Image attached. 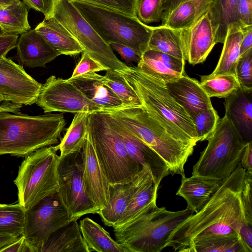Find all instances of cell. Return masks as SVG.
<instances>
[{
	"label": "cell",
	"mask_w": 252,
	"mask_h": 252,
	"mask_svg": "<svg viewBox=\"0 0 252 252\" xmlns=\"http://www.w3.org/2000/svg\"><path fill=\"white\" fill-rule=\"evenodd\" d=\"M252 49V26L247 27L240 46V57Z\"/></svg>",
	"instance_id": "cell-53"
},
{
	"label": "cell",
	"mask_w": 252,
	"mask_h": 252,
	"mask_svg": "<svg viewBox=\"0 0 252 252\" xmlns=\"http://www.w3.org/2000/svg\"><path fill=\"white\" fill-rule=\"evenodd\" d=\"M180 31L186 61L193 65L204 62L216 44L209 11L190 27Z\"/></svg>",
	"instance_id": "cell-16"
},
{
	"label": "cell",
	"mask_w": 252,
	"mask_h": 252,
	"mask_svg": "<svg viewBox=\"0 0 252 252\" xmlns=\"http://www.w3.org/2000/svg\"><path fill=\"white\" fill-rule=\"evenodd\" d=\"M30 9L20 0L0 7V33L19 35L30 30L28 21Z\"/></svg>",
	"instance_id": "cell-32"
},
{
	"label": "cell",
	"mask_w": 252,
	"mask_h": 252,
	"mask_svg": "<svg viewBox=\"0 0 252 252\" xmlns=\"http://www.w3.org/2000/svg\"><path fill=\"white\" fill-rule=\"evenodd\" d=\"M105 111L158 154L167 164L170 174L185 177L184 166L194 147L175 139L142 106H125Z\"/></svg>",
	"instance_id": "cell-5"
},
{
	"label": "cell",
	"mask_w": 252,
	"mask_h": 252,
	"mask_svg": "<svg viewBox=\"0 0 252 252\" xmlns=\"http://www.w3.org/2000/svg\"><path fill=\"white\" fill-rule=\"evenodd\" d=\"M236 15L238 24L242 27L252 26V0H239Z\"/></svg>",
	"instance_id": "cell-45"
},
{
	"label": "cell",
	"mask_w": 252,
	"mask_h": 252,
	"mask_svg": "<svg viewBox=\"0 0 252 252\" xmlns=\"http://www.w3.org/2000/svg\"><path fill=\"white\" fill-rule=\"evenodd\" d=\"M252 225L245 220L240 227L238 235L247 252H252Z\"/></svg>",
	"instance_id": "cell-50"
},
{
	"label": "cell",
	"mask_w": 252,
	"mask_h": 252,
	"mask_svg": "<svg viewBox=\"0 0 252 252\" xmlns=\"http://www.w3.org/2000/svg\"><path fill=\"white\" fill-rule=\"evenodd\" d=\"M41 86L23 66L6 57L0 59V103L31 105L35 103Z\"/></svg>",
	"instance_id": "cell-14"
},
{
	"label": "cell",
	"mask_w": 252,
	"mask_h": 252,
	"mask_svg": "<svg viewBox=\"0 0 252 252\" xmlns=\"http://www.w3.org/2000/svg\"><path fill=\"white\" fill-rule=\"evenodd\" d=\"M18 238V237L9 234L0 233V250L13 242Z\"/></svg>",
	"instance_id": "cell-54"
},
{
	"label": "cell",
	"mask_w": 252,
	"mask_h": 252,
	"mask_svg": "<svg viewBox=\"0 0 252 252\" xmlns=\"http://www.w3.org/2000/svg\"><path fill=\"white\" fill-rule=\"evenodd\" d=\"M201 14L197 3L193 0L185 1L161 17V25L176 30L190 27Z\"/></svg>",
	"instance_id": "cell-35"
},
{
	"label": "cell",
	"mask_w": 252,
	"mask_h": 252,
	"mask_svg": "<svg viewBox=\"0 0 252 252\" xmlns=\"http://www.w3.org/2000/svg\"><path fill=\"white\" fill-rule=\"evenodd\" d=\"M208 144L192 168V175L224 180L240 162L244 142L224 115L206 139Z\"/></svg>",
	"instance_id": "cell-9"
},
{
	"label": "cell",
	"mask_w": 252,
	"mask_h": 252,
	"mask_svg": "<svg viewBox=\"0 0 252 252\" xmlns=\"http://www.w3.org/2000/svg\"><path fill=\"white\" fill-rule=\"evenodd\" d=\"M193 214L188 207L173 212L153 202L128 223L113 228L115 240L128 252H160L173 231Z\"/></svg>",
	"instance_id": "cell-4"
},
{
	"label": "cell",
	"mask_w": 252,
	"mask_h": 252,
	"mask_svg": "<svg viewBox=\"0 0 252 252\" xmlns=\"http://www.w3.org/2000/svg\"><path fill=\"white\" fill-rule=\"evenodd\" d=\"M25 209L19 203L0 204V233L16 237L23 235Z\"/></svg>",
	"instance_id": "cell-36"
},
{
	"label": "cell",
	"mask_w": 252,
	"mask_h": 252,
	"mask_svg": "<svg viewBox=\"0 0 252 252\" xmlns=\"http://www.w3.org/2000/svg\"><path fill=\"white\" fill-rule=\"evenodd\" d=\"M16 47L21 63L31 68L45 67L60 55L34 29L21 34Z\"/></svg>",
	"instance_id": "cell-22"
},
{
	"label": "cell",
	"mask_w": 252,
	"mask_h": 252,
	"mask_svg": "<svg viewBox=\"0 0 252 252\" xmlns=\"http://www.w3.org/2000/svg\"><path fill=\"white\" fill-rule=\"evenodd\" d=\"M66 121L63 114L31 116L0 112V156L25 157L59 143Z\"/></svg>",
	"instance_id": "cell-3"
},
{
	"label": "cell",
	"mask_w": 252,
	"mask_h": 252,
	"mask_svg": "<svg viewBox=\"0 0 252 252\" xmlns=\"http://www.w3.org/2000/svg\"><path fill=\"white\" fill-rule=\"evenodd\" d=\"M79 226L88 252H128L114 240L109 232L89 218L80 221Z\"/></svg>",
	"instance_id": "cell-28"
},
{
	"label": "cell",
	"mask_w": 252,
	"mask_h": 252,
	"mask_svg": "<svg viewBox=\"0 0 252 252\" xmlns=\"http://www.w3.org/2000/svg\"><path fill=\"white\" fill-rule=\"evenodd\" d=\"M35 31L60 55L74 56L84 49L67 30L54 18H44Z\"/></svg>",
	"instance_id": "cell-25"
},
{
	"label": "cell",
	"mask_w": 252,
	"mask_h": 252,
	"mask_svg": "<svg viewBox=\"0 0 252 252\" xmlns=\"http://www.w3.org/2000/svg\"><path fill=\"white\" fill-rule=\"evenodd\" d=\"M235 76L241 88L252 89V49L240 57Z\"/></svg>",
	"instance_id": "cell-41"
},
{
	"label": "cell",
	"mask_w": 252,
	"mask_h": 252,
	"mask_svg": "<svg viewBox=\"0 0 252 252\" xmlns=\"http://www.w3.org/2000/svg\"><path fill=\"white\" fill-rule=\"evenodd\" d=\"M238 0H215L209 10L216 44L223 43L229 26L239 25L236 15V7Z\"/></svg>",
	"instance_id": "cell-33"
},
{
	"label": "cell",
	"mask_w": 252,
	"mask_h": 252,
	"mask_svg": "<svg viewBox=\"0 0 252 252\" xmlns=\"http://www.w3.org/2000/svg\"><path fill=\"white\" fill-rule=\"evenodd\" d=\"M138 95L142 107L175 139L194 147L197 141L194 124L185 109L159 84L140 70L128 66L119 71Z\"/></svg>",
	"instance_id": "cell-2"
},
{
	"label": "cell",
	"mask_w": 252,
	"mask_h": 252,
	"mask_svg": "<svg viewBox=\"0 0 252 252\" xmlns=\"http://www.w3.org/2000/svg\"><path fill=\"white\" fill-rule=\"evenodd\" d=\"M57 146L39 149L27 155L14 181L18 203L28 210L59 189L58 168L60 156Z\"/></svg>",
	"instance_id": "cell-8"
},
{
	"label": "cell",
	"mask_w": 252,
	"mask_h": 252,
	"mask_svg": "<svg viewBox=\"0 0 252 252\" xmlns=\"http://www.w3.org/2000/svg\"><path fill=\"white\" fill-rule=\"evenodd\" d=\"M245 172L239 163L203 208L173 231L165 248L186 252L195 241L220 235H238L246 220L241 199Z\"/></svg>",
	"instance_id": "cell-1"
},
{
	"label": "cell",
	"mask_w": 252,
	"mask_h": 252,
	"mask_svg": "<svg viewBox=\"0 0 252 252\" xmlns=\"http://www.w3.org/2000/svg\"><path fill=\"white\" fill-rule=\"evenodd\" d=\"M200 84L209 97L226 98L240 87L235 75L201 76Z\"/></svg>",
	"instance_id": "cell-37"
},
{
	"label": "cell",
	"mask_w": 252,
	"mask_h": 252,
	"mask_svg": "<svg viewBox=\"0 0 252 252\" xmlns=\"http://www.w3.org/2000/svg\"><path fill=\"white\" fill-rule=\"evenodd\" d=\"M225 116L245 144L252 142V89L240 87L225 98Z\"/></svg>",
	"instance_id": "cell-21"
},
{
	"label": "cell",
	"mask_w": 252,
	"mask_h": 252,
	"mask_svg": "<svg viewBox=\"0 0 252 252\" xmlns=\"http://www.w3.org/2000/svg\"><path fill=\"white\" fill-rule=\"evenodd\" d=\"M88 132L110 185L127 184L143 167L128 154L121 135L105 111L90 113Z\"/></svg>",
	"instance_id": "cell-6"
},
{
	"label": "cell",
	"mask_w": 252,
	"mask_h": 252,
	"mask_svg": "<svg viewBox=\"0 0 252 252\" xmlns=\"http://www.w3.org/2000/svg\"><path fill=\"white\" fill-rule=\"evenodd\" d=\"M71 1L106 43L129 46L141 56L148 49L152 26L118 11L80 0Z\"/></svg>",
	"instance_id": "cell-7"
},
{
	"label": "cell",
	"mask_w": 252,
	"mask_h": 252,
	"mask_svg": "<svg viewBox=\"0 0 252 252\" xmlns=\"http://www.w3.org/2000/svg\"><path fill=\"white\" fill-rule=\"evenodd\" d=\"M18 35L0 33V59L16 47Z\"/></svg>",
	"instance_id": "cell-49"
},
{
	"label": "cell",
	"mask_w": 252,
	"mask_h": 252,
	"mask_svg": "<svg viewBox=\"0 0 252 252\" xmlns=\"http://www.w3.org/2000/svg\"><path fill=\"white\" fill-rule=\"evenodd\" d=\"M20 0H0V7H5Z\"/></svg>",
	"instance_id": "cell-55"
},
{
	"label": "cell",
	"mask_w": 252,
	"mask_h": 252,
	"mask_svg": "<svg viewBox=\"0 0 252 252\" xmlns=\"http://www.w3.org/2000/svg\"><path fill=\"white\" fill-rule=\"evenodd\" d=\"M39 252H88L77 220L53 232L42 243Z\"/></svg>",
	"instance_id": "cell-26"
},
{
	"label": "cell",
	"mask_w": 252,
	"mask_h": 252,
	"mask_svg": "<svg viewBox=\"0 0 252 252\" xmlns=\"http://www.w3.org/2000/svg\"><path fill=\"white\" fill-rule=\"evenodd\" d=\"M58 172L57 194L72 220H77L87 214H97L100 208L89 199L84 190L81 152L60 158Z\"/></svg>",
	"instance_id": "cell-11"
},
{
	"label": "cell",
	"mask_w": 252,
	"mask_h": 252,
	"mask_svg": "<svg viewBox=\"0 0 252 252\" xmlns=\"http://www.w3.org/2000/svg\"><path fill=\"white\" fill-rule=\"evenodd\" d=\"M72 220L57 192L26 210L23 235L31 252H39L42 243L53 232Z\"/></svg>",
	"instance_id": "cell-12"
},
{
	"label": "cell",
	"mask_w": 252,
	"mask_h": 252,
	"mask_svg": "<svg viewBox=\"0 0 252 252\" xmlns=\"http://www.w3.org/2000/svg\"><path fill=\"white\" fill-rule=\"evenodd\" d=\"M165 0H137L136 12L138 19L146 24L159 22Z\"/></svg>",
	"instance_id": "cell-40"
},
{
	"label": "cell",
	"mask_w": 252,
	"mask_h": 252,
	"mask_svg": "<svg viewBox=\"0 0 252 252\" xmlns=\"http://www.w3.org/2000/svg\"><path fill=\"white\" fill-rule=\"evenodd\" d=\"M136 17L137 0H80Z\"/></svg>",
	"instance_id": "cell-42"
},
{
	"label": "cell",
	"mask_w": 252,
	"mask_h": 252,
	"mask_svg": "<svg viewBox=\"0 0 252 252\" xmlns=\"http://www.w3.org/2000/svg\"><path fill=\"white\" fill-rule=\"evenodd\" d=\"M186 61L159 51L147 49L142 55L137 68L156 82L165 86L185 72Z\"/></svg>",
	"instance_id": "cell-20"
},
{
	"label": "cell",
	"mask_w": 252,
	"mask_h": 252,
	"mask_svg": "<svg viewBox=\"0 0 252 252\" xmlns=\"http://www.w3.org/2000/svg\"><path fill=\"white\" fill-rule=\"evenodd\" d=\"M247 27L238 24L228 26L218 63L214 70L208 75L209 76L235 75V67L240 58V46Z\"/></svg>",
	"instance_id": "cell-27"
},
{
	"label": "cell",
	"mask_w": 252,
	"mask_h": 252,
	"mask_svg": "<svg viewBox=\"0 0 252 252\" xmlns=\"http://www.w3.org/2000/svg\"><path fill=\"white\" fill-rule=\"evenodd\" d=\"M108 69L83 52L81 58L74 68L71 77L72 79L85 73L107 70Z\"/></svg>",
	"instance_id": "cell-44"
},
{
	"label": "cell",
	"mask_w": 252,
	"mask_h": 252,
	"mask_svg": "<svg viewBox=\"0 0 252 252\" xmlns=\"http://www.w3.org/2000/svg\"><path fill=\"white\" fill-rule=\"evenodd\" d=\"M252 172L246 171L241 199L246 220L252 225Z\"/></svg>",
	"instance_id": "cell-43"
},
{
	"label": "cell",
	"mask_w": 252,
	"mask_h": 252,
	"mask_svg": "<svg viewBox=\"0 0 252 252\" xmlns=\"http://www.w3.org/2000/svg\"><path fill=\"white\" fill-rule=\"evenodd\" d=\"M31 252L25 237L22 235L10 244L0 250V252Z\"/></svg>",
	"instance_id": "cell-51"
},
{
	"label": "cell",
	"mask_w": 252,
	"mask_h": 252,
	"mask_svg": "<svg viewBox=\"0 0 252 252\" xmlns=\"http://www.w3.org/2000/svg\"><path fill=\"white\" fill-rule=\"evenodd\" d=\"M186 252H247L239 235H225L194 242Z\"/></svg>",
	"instance_id": "cell-34"
},
{
	"label": "cell",
	"mask_w": 252,
	"mask_h": 252,
	"mask_svg": "<svg viewBox=\"0 0 252 252\" xmlns=\"http://www.w3.org/2000/svg\"><path fill=\"white\" fill-rule=\"evenodd\" d=\"M50 17L63 25L84 49V52L108 70L123 71L128 66L120 61L92 26L82 16L71 0H53Z\"/></svg>",
	"instance_id": "cell-10"
},
{
	"label": "cell",
	"mask_w": 252,
	"mask_h": 252,
	"mask_svg": "<svg viewBox=\"0 0 252 252\" xmlns=\"http://www.w3.org/2000/svg\"><path fill=\"white\" fill-rule=\"evenodd\" d=\"M67 80L74 84L87 98L102 106L104 111L124 106L121 100L103 82L102 75L95 72Z\"/></svg>",
	"instance_id": "cell-24"
},
{
	"label": "cell",
	"mask_w": 252,
	"mask_h": 252,
	"mask_svg": "<svg viewBox=\"0 0 252 252\" xmlns=\"http://www.w3.org/2000/svg\"><path fill=\"white\" fill-rule=\"evenodd\" d=\"M30 8L41 12L45 18L50 17L54 5L53 0H22Z\"/></svg>",
	"instance_id": "cell-48"
},
{
	"label": "cell",
	"mask_w": 252,
	"mask_h": 252,
	"mask_svg": "<svg viewBox=\"0 0 252 252\" xmlns=\"http://www.w3.org/2000/svg\"><path fill=\"white\" fill-rule=\"evenodd\" d=\"M222 181L198 175L184 177L176 195L184 198L187 207L197 213L215 194Z\"/></svg>",
	"instance_id": "cell-23"
},
{
	"label": "cell",
	"mask_w": 252,
	"mask_h": 252,
	"mask_svg": "<svg viewBox=\"0 0 252 252\" xmlns=\"http://www.w3.org/2000/svg\"><path fill=\"white\" fill-rule=\"evenodd\" d=\"M90 113L81 112L75 114L64 136L57 145L60 151V158L81 152L88 135Z\"/></svg>",
	"instance_id": "cell-30"
},
{
	"label": "cell",
	"mask_w": 252,
	"mask_h": 252,
	"mask_svg": "<svg viewBox=\"0 0 252 252\" xmlns=\"http://www.w3.org/2000/svg\"><path fill=\"white\" fill-rule=\"evenodd\" d=\"M186 0H165L162 6L163 13L162 16L166 15L180 3ZM193 0L195 1L198 4L200 13L202 15L210 9L215 0Z\"/></svg>",
	"instance_id": "cell-46"
},
{
	"label": "cell",
	"mask_w": 252,
	"mask_h": 252,
	"mask_svg": "<svg viewBox=\"0 0 252 252\" xmlns=\"http://www.w3.org/2000/svg\"><path fill=\"white\" fill-rule=\"evenodd\" d=\"M194 124L197 141L206 140L215 130L220 117L213 107L199 113L191 118Z\"/></svg>",
	"instance_id": "cell-39"
},
{
	"label": "cell",
	"mask_w": 252,
	"mask_h": 252,
	"mask_svg": "<svg viewBox=\"0 0 252 252\" xmlns=\"http://www.w3.org/2000/svg\"><path fill=\"white\" fill-rule=\"evenodd\" d=\"M35 103L45 113L104 111L102 106L87 98L72 82L54 75L50 76L42 85Z\"/></svg>",
	"instance_id": "cell-13"
},
{
	"label": "cell",
	"mask_w": 252,
	"mask_h": 252,
	"mask_svg": "<svg viewBox=\"0 0 252 252\" xmlns=\"http://www.w3.org/2000/svg\"><path fill=\"white\" fill-rule=\"evenodd\" d=\"M108 114L112 124L121 135L129 156L142 166L148 167L156 185L158 187L162 179L170 174L166 163L154 150Z\"/></svg>",
	"instance_id": "cell-17"
},
{
	"label": "cell",
	"mask_w": 252,
	"mask_h": 252,
	"mask_svg": "<svg viewBox=\"0 0 252 252\" xmlns=\"http://www.w3.org/2000/svg\"><path fill=\"white\" fill-rule=\"evenodd\" d=\"M240 164L246 171L252 172V142L245 145Z\"/></svg>",
	"instance_id": "cell-52"
},
{
	"label": "cell",
	"mask_w": 252,
	"mask_h": 252,
	"mask_svg": "<svg viewBox=\"0 0 252 252\" xmlns=\"http://www.w3.org/2000/svg\"><path fill=\"white\" fill-rule=\"evenodd\" d=\"M106 71L102 76L103 82L121 100L123 107L142 106L136 93L119 71L112 69Z\"/></svg>",
	"instance_id": "cell-38"
},
{
	"label": "cell",
	"mask_w": 252,
	"mask_h": 252,
	"mask_svg": "<svg viewBox=\"0 0 252 252\" xmlns=\"http://www.w3.org/2000/svg\"><path fill=\"white\" fill-rule=\"evenodd\" d=\"M148 49L159 51L186 61L180 30L162 25L152 27Z\"/></svg>",
	"instance_id": "cell-29"
},
{
	"label": "cell",
	"mask_w": 252,
	"mask_h": 252,
	"mask_svg": "<svg viewBox=\"0 0 252 252\" xmlns=\"http://www.w3.org/2000/svg\"><path fill=\"white\" fill-rule=\"evenodd\" d=\"M165 87L175 100L191 118L213 108L210 97L200 82L185 73L178 78L165 83Z\"/></svg>",
	"instance_id": "cell-18"
},
{
	"label": "cell",
	"mask_w": 252,
	"mask_h": 252,
	"mask_svg": "<svg viewBox=\"0 0 252 252\" xmlns=\"http://www.w3.org/2000/svg\"><path fill=\"white\" fill-rule=\"evenodd\" d=\"M81 155L85 192L100 209L104 208L110 202V184L98 160L89 132Z\"/></svg>",
	"instance_id": "cell-15"
},
{
	"label": "cell",
	"mask_w": 252,
	"mask_h": 252,
	"mask_svg": "<svg viewBox=\"0 0 252 252\" xmlns=\"http://www.w3.org/2000/svg\"><path fill=\"white\" fill-rule=\"evenodd\" d=\"M110 45L126 62H135L138 63L140 61L141 56L130 47L115 43H111Z\"/></svg>",
	"instance_id": "cell-47"
},
{
	"label": "cell",
	"mask_w": 252,
	"mask_h": 252,
	"mask_svg": "<svg viewBox=\"0 0 252 252\" xmlns=\"http://www.w3.org/2000/svg\"><path fill=\"white\" fill-rule=\"evenodd\" d=\"M131 192L130 183L110 185V202L97 213L105 225L113 227L118 222L126 208Z\"/></svg>",
	"instance_id": "cell-31"
},
{
	"label": "cell",
	"mask_w": 252,
	"mask_h": 252,
	"mask_svg": "<svg viewBox=\"0 0 252 252\" xmlns=\"http://www.w3.org/2000/svg\"><path fill=\"white\" fill-rule=\"evenodd\" d=\"M130 184L131 192L128 203L122 217L113 228L128 223L148 205L157 200L158 187L156 185L148 167L143 166Z\"/></svg>",
	"instance_id": "cell-19"
}]
</instances>
